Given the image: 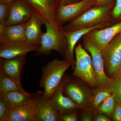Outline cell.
<instances>
[{"mask_svg":"<svg viewBox=\"0 0 121 121\" xmlns=\"http://www.w3.org/2000/svg\"><path fill=\"white\" fill-rule=\"evenodd\" d=\"M72 63L66 59H54L42 67L39 86L44 89L43 99L49 100L60 84L65 72Z\"/></svg>","mask_w":121,"mask_h":121,"instance_id":"obj_1","label":"cell"},{"mask_svg":"<svg viewBox=\"0 0 121 121\" xmlns=\"http://www.w3.org/2000/svg\"><path fill=\"white\" fill-rule=\"evenodd\" d=\"M115 3L94 6L82 15L70 21L61 29L64 31H73L101 24L112 23L113 21L111 13Z\"/></svg>","mask_w":121,"mask_h":121,"instance_id":"obj_2","label":"cell"},{"mask_svg":"<svg viewBox=\"0 0 121 121\" xmlns=\"http://www.w3.org/2000/svg\"><path fill=\"white\" fill-rule=\"evenodd\" d=\"M46 32L43 33L41 45L36 52V56L50 55L52 50L60 53L64 57L67 47L66 39L61 32V29L50 22L44 21Z\"/></svg>","mask_w":121,"mask_h":121,"instance_id":"obj_3","label":"cell"},{"mask_svg":"<svg viewBox=\"0 0 121 121\" xmlns=\"http://www.w3.org/2000/svg\"><path fill=\"white\" fill-rule=\"evenodd\" d=\"M83 40L84 48L91 55L96 86L99 89L110 86L112 83L113 78H109L106 75L101 51L95 46L86 35L83 36Z\"/></svg>","mask_w":121,"mask_h":121,"instance_id":"obj_4","label":"cell"},{"mask_svg":"<svg viewBox=\"0 0 121 121\" xmlns=\"http://www.w3.org/2000/svg\"><path fill=\"white\" fill-rule=\"evenodd\" d=\"M76 60L72 75L81 79L92 86H96L92 59L79 43L74 49Z\"/></svg>","mask_w":121,"mask_h":121,"instance_id":"obj_5","label":"cell"},{"mask_svg":"<svg viewBox=\"0 0 121 121\" xmlns=\"http://www.w3.org/2000/svg\"><path fill=\"white\" fill-rule=\"evenodd\" d=\"M106 71L114 78L121 66V33L117 35L101 51Z\"/></svg>","mask_w":121,"mask_h":121,"instance_id":"obj_6","label":"cell"},{"mask_svg":"<svg viewBox=\"0 0 121 121\" xmlns=\"http://www.w3.org/2000/svg\"><path fill=\"white\" fill-rule=\"evenodd\" d=\"M96 0H80L73 4H60L56 10V23L60 29L67 23L79 16L96 4Z\"/></svg>","mask_w":121,"mask_h":121,"instance_id":"obj_7","label":"cell"},{"mask_svg":"<svg viewBox=\"0 0 121 121\" xmlns=\"http://www.w3.org/2000/svg\"><path fill=\"white\" fill-rule=\"evenodd\" d=\"M39 93L31 101L11 107L1 121H37Z\"/></svg>","mask_w":121,"mask_h":121,"instance_id":"obj_8","label":"cell"},{"mask_svg":"<svg viewBox=\"0 0 121 121\" xmlns=\"http://www.w3.org/2000/svg\"><path fill=\"white\" fill-rule=\"evenodd\" d=\"M111 23H105L96 26L78 29L73 31H67L61 29V32L66 39L67 47L64 58L72 63L73 69L75 67V60L74 57V52L76 44L79 39L89 32L97 29H102L110 26Z\"/></svg>","mask_w":121,"mask_h":121,"instance_id":"obj_9","label":"cell"},{"mask_svg":"<svg viewBox=\"0 0 121 121\" xmlns=\"http://www.w3.org/2000/svg\"><path fill=\"white\" fill-rule=\"evenodd\" d=\"M25 0L31 6L33 12L44 21L50 22L59 28L56 17V10L60 5L58 0Z\"/></svg>","mask_w":121,"mask_h":121,"instance_id":"obj_10","label":"cell"},{"mask_svg":"<svg viewBox=\"0 0 121 121\" xmlns=\"http://www.w3.org/2000/svg\"><path fill=\"white\" fill-rule=\"evenodd\" d=\"M121 33V21L112 26L94 29L86 35L97 47L101 51L117 35Z\"/></svg>","mask_w":121,"mask_h":121,"instance_id":"obj_11","label":"cell"},{"mask_svg":"<svg viewBox=\"0 0 121 121\" xmlns=\"http://www.w3.org/2000/svg\"><path fill=\"white\" fill-rule=\"evenodd\" d=\"M67 78L64 79L49 100L51 105L61 115L75 111L79 108L76 103L63 94L64 87Z\"/></svg>","mask_w":121,"mask_h":121,"instance_id":"obj_12","label":"cell"},{"mask_svg":"<svg viewBox=\"0 0 121 121\" xmlns=\"http://www.w3.org/2000/svg\"><path fill=\"white\" fill-rule=\"evenodd\" d=\"M11 4L10 15L5 22L7 26L28 22L33 13L30 5L25 0H17Z\"/></svg>","mask_w":121,"mask_h":121,"instance_id":"obj_13","label":"cell"},{"mask_svg":"<svg viewBox=\"0 0 121 121\" xmlns=\"http://www.w3.org/2000/svg\"><path fill=\"white\" fill-rule=\"evenodd\" d=\"M26 55L10 59L0 58V72L7 75L20 86H21V76L22 68L26 63Z\"/></svg>","mask_w":121,"mask_h":121,"instance_id":"obj_14","label":"cell"},{"mask_svg":"<svg viewBox=\"0 0 121 121\" xmlns=\"http://www.w3.org/2000/svg\"><path fill=\"white\" fill-rule=\"evenodd\" d=\"M68 79L64 87L65 94L76 103L79 108L84 107L93 98L90 91L78 83L69 81Z\"/></svg>","mask_w":121,"mask_h":121,"instance_id":"obj_15","label":"cell"},{"mask_svg":"<svg viewBox=\"0 0 121 121\" xmlns=\"http://www.w3.org/2000/svg\"><path fill=\"white\" fill-rule=\"evenodd\" d=\"M40 46L32 45L26 42L0 43V57L10 59L26 55L28 52H36Z\"/></svg>","mask_w":121,"mask_h":121,"instance_id":"obj_16","label":"cell"},{"mask_svg":"<svg viewBox=\"0 0 121 121\" xmlns=\"http://www.w3.org/2000/svg\"><path fill=\"white\" fill-rule=\"evenodd\" d=\"M44 22L43 20L33 12L26 27V43L32 45L40 46L41 36L43 33L41 30V27Z\"/></svg>","mask_w":121,"mask_h":121,"instance_id":"obj_17","label":"cell"},{"mask_svg":"<svg viewBox=\"0 0 121 121\" xmlns=\"http://www.w3.org/2000/svg\"><path fill=\"white\" fill-rule=\"evenodd\" d=\"M28 22L22 23L6 26L0 43L26 42V30Z\"/></svg>","mask_w":121,"mask_h":121,"instance_id":"obj_18","label":"cell"},{"mask_svg":"<svg viewBox=\"0 0 121 121\" xmlns=\"http://www.w3.org/2000/svg\"><path fill=\"white\" fill-rule=\"evenodd\" d=\"M43 91H39L38 97V112L37 121H60V115L51 105L49 100L42 98Z\"/></svg>","mask_w":121,"mask_h":121,"instance_id":"obj_19","label":"cell"},{"mask_svg":"<svg viewBox=\"0 0 121 121\" xmlns=\"http://www.w3.org/2000/svg\"><path fill=\"white\" fill-rule=\"evenodd\" d=\"M37 95V93L32 94L13 91L1 94L0 97L12 106L31 101L35 99Z\"/></svg>","mask_w":121,"mask_h":121,"instance_id":"obj_20","label":"cell"},{"mask_svg":"<svg viewBox=\"0 0 121 121\" xmlns=\"http://www.w3.org/2000/svg\"><path fill=\"white\" fill-rule=\"evenodd\" d=\"M13 91L27 93L22 86L18 85L7 75L0 72V94Z\"/></svg>","mask_w":121,"mask_h":121,"instance_id":"obj_21","label":"cell"},{"mask_svg":"<svg viewBox=\"0 0 121 121\" xmlns=\"http://www.w3.org/2000/svg\"><path fill=\"white\" fill-rule=\"evenodd\" d=\"M112 93V89L111 86L99 89L92 99V109L97 110L99 106Z\"/></svg>","mask_w":121,"mask_h":121,"instance_id":"obj_22","label":"cell"},{"mask_svg":"<svg viewBox=\"0 0 121 121\" xmlns=\"http://www.w3.org/2000/svg\"><path fill=\"white\" fill-rule=\"evenodd\" d=\"M117 101L112 94L106 99L98 108V112L112 117Z\"/></svg>","mask_w":121,"mask_h":121,"instance_id":"obj_23","label":"cell"},{"mask_svg":"<svg viewBox=\"0 0 121 121\" xmlns=\"http://www.w3.org/2000/svg\"><path fill=\"white\" fill-rule=\"evenodd\" d=\"M112 93L116 101L121 104V78L116 76L113 78L112 85Z\"/></svg>","mask_w":121,"mask_h":121,"instance_id":"obj_24","label":"cell"},{"mask_svg":"<svg viewBox=\"0 0 121 121\" xmlns=\"http://www.w3.org/2000/svg\"><path fill=\"white\" fill-rule=\"evenodd\" d=\"M10 4L0 2V23L5 24L10 15Z\"/></svg>","mask_w":121,"mask_h":121,"instance_id":"obj_25","label":"cell"},{"mask_svg":"<svg viewBox=\"0 0 121 121\" xmlns=\"http://www.w3.org/2000/svg\"><path fill=\"white\" fill-rule=\"evenodd\" d=\"M111 16L113 21H121V0H116L115 5L111 13Z\"/></svg>","mask_w":121,"mask_h":121,"instance_id":"obj_26","label":"cell"},{"mask_svg":"<svg viewBox=\"0 0 121 121\" xmlns=\"http://www.w3.org/2000/svg\"><path fill=\"white\" fill-rule=\"evenodd\" d=\"M11 107L10 104L0 97V121L2 120Z\"/></svg>","mask_w":121,"mask_h":121,"instance_id":"obj_27","label":"cell"},{"mask_svg":"<svg viewBox=\"0 0 121 121\" xmlns=\"http://www.w3.org/2000/svg\"><path fill=\"white\" fill-rule=\"evenodd\" d=\"M74 111L67 113L61 115L60 121H78V116Z\"/></svg>","mask_w":121,"mask_h":121,"instance_id":"obj_28","label":"cell"},{"mask_svg":"<svg viewBox=\"0 0 121 121\" xmlns=\"http://www.w3.org/2000/svg\"><path fill=\"white\" fill-rule=\"evenodd\" d=\"M113 121H121V104L117 102L112 117Z\"/></svg>","mask_w":121,"mask_h":121,"instance_id":"obj_29","label":"cell"},{"mask_svg":"<svg viewBox=\"0 0 121 121\" xmlns=\"http://www.w3.org/2000/svg\"><path fill=\"white\" fill-rule=\"evenodd\" d=\"M116 0H96L95 6H98L115 3Z\"/></svg>","mask_w":121,"mask_h":121,"instance_id":"obj_30","label":"cell"},{"mask_svg":"<svg viewBox=\"0 0 121 121\" xmlns=\"http://www.w3.org/2000/svg\"><path fill=\"white\" fill-rule=\"evenodd\" d=\"M95 121H110V119L105 115H99L95 117L94 119Z\"/></svg>","mask_w":121,"mask_h":121,"instance_id":"obj_31","label":"cell"},{"mask_svg":"<svg viewBox=\"0 0 121 121\" xmlns=\"http://www.w3.org/2000/svg\"><path fill=\"white\" fill-rule=\"evenodd\" d=\"M80 0H58L60 4L67 5L73 4Z\"/></svg>","mask_w":121,"mask_h":121,"instance_id":"obj_32","label":"cell"},{"mask_svg":"<svg viewBox=\"0 0 121 121\" xmlns=\"http://www.w3.org/2000/svg\"><path fill=\"white\" fill-rule=\"evenodd\" d=\"M82 121H91L92 118L91 115L89 113H86L83 114L82 117Z\"/></svg>","mask_w":121,"mask_h":121,"instance_id":"obj_33","label":"cell"},{"mask_svg":"<svg viewBox=\"0 0 121 121\" xmlns=\"http://www.w3.org/2000/svg\"><path fill=\"white\" fill-rule=\"evenodd\" d=\"M6 27L5 24L0 23V39H1L3 36Z\"/></svg>","mask_w":121,"mask_h":121,"instance_id":"obj_34","label":"cell"},{"mask_svg":"<svg viewBox=\"0 0 121 121\" xmlns=\"http://www.w3.org/2000/svg\"><path fill=\"white\" fill-rule=\"evenodd\" d=\"M16 0H0V2L7 3V4H11L12 2Z\"/></svg>","mask_w":121,"mask_h":121,"instance_id":"obj_35","label":"cell"},{"mask_svg":"<svg viewBox=\"0 0 121 121\" xmlns=\"http://www.w3.org/2000/svg\"><path fill=\"white\" fill-rule=\"evenodd\" d=\"M119 76V77L121 78V66L120 68H119V71H118V73L117 75L116 76Z\"/></svg>","mask_w":121,"mask_h":121,"instance_id":"obj_36","label":"cell"}]
</instances>
